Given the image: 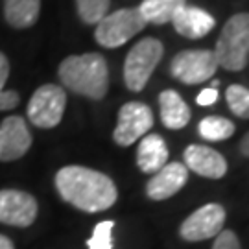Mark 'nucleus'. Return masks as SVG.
<instances>
[{
	"instance_id": "obj_29",
	"label": "nucleus",
	"mask_w": 249,
	"mask_h": 249,
	"mask_svg": "<svg viewBox=\"0 0 249 249\" xmlns=\"http://www.w3.org/2000/svg\"><path fill=\"white\" fill-rule=\"evenodd\" d=\"M211 87H213V89H218V87H220V81H218V80H214V81H213V85H211Z\"/></svg>"
},
{
	"instance_id": "obj_8",
	"label": "nucleus",
	"mask_w": 249,
	"mask_h": 249,
	"mask_svg": "<svg viewBox=\"0 0 249 249\" xmlns=\"http://www.w3.org/2000/svg\"><path fill=\"white\" fill-rule=\"evenodd\" d=\"M153 125V113L146 104L141 102H127L118 111L113 139L118 146H131L139 139H142Z\"/></svg>"
},
{
	"instance_id": "obj_21",
	"label": "nucleus",
	"mask_w": 249,
	"mask_h": 249,
	"mask_svg": "<svg viewBox=\"0 0 249 249\" xmlns=\"http://www.w3.org/2000/svg\"><path fill=\"white\" fill-rule=\"evenodd\" d=\"M227 106L232 111V115L240 118H249V90L242 85H231L225 90Z\"/></svg>"
},
{
	"instance_id": "obj_2",
	"label": "nucleus",
	"mask_w": 249,
	"mask_h": 249,
	"mask_svg": "<svg viewBox=\"0 0 249 249\" xmlns=\"http://www.w3.org/2000/svg\"><path fill=\"white\" fill-rule=\"evenodd\" d=\"M59 80L76 94L102 100L109 89V71L104 55L96 52L69 55L59 65Z\"/></svg>"
},
{
	"instance_id": "obj_7",
	"label": "nucleus",
	"mask_w": 249,
	"mask_h": 249,
	"mask_svg": "<svg viewBox=\"0 0 249 249\" xmlns=\"http://www.w3.org/2000/svg\"><path fill=\"white\" fill-rule=\"evenodd\" d=\"M216 71L218 61L213 50H183L170 63L172 76L185 85H197L211 80Z\"/></svg>"
},
{
	"instance_id": "obj_13",
	"label": "nucleus",
	"mask_w": 249,
	"mask_h": 249,
	"mask_svg": "<svg viewBox=\"0 0 249 249\" xmlns=\"http://www.w3.org/2000/svg\"><path fill=\"white\" fill-rule=\"evenodd\" d=\"M185 166L207 179H220L227 174V160L222 153L201 144H190L185 150Z\"/></svg>"
},
{
	"instance_id": "obj_24",
	"label": "nucleus",
	"mask_w": 249,
	"mask_h": 249,
	"mask_svg": "<svg viewBox=\"0 0 249 249\" xmlns=\"http://www.w3.org/2000/svg\"><path fill=\"white\" fill-rule=\"evenodd\" d=\"M18 94L15 90H2L0 92V111H9L18 106Z\"/></svg>"
},
{
	"instance_id": "obj_4",
	"label": "nucleus",
	"mask_w": 249,
	"mask_h": 249,
	"mask_svg": "<svg viewBox=\"0 0 249 249\" xmlns=\"http://www.w3.org/2000/svg\"><path fill=\"white\" fill-rule=\"evenodd\" d=\"M162 43L155 37L141 39L137 45L129 50L124 63V81L125 87L133 92H141L151 78L153 71L157 69L162 59Z\"/></svg>"
},
{
	"instance_id": "obj_11",
	"label": "nucleus",
	"mask_w": 249,
	"mask_h": 249,
	"mask_svg": "<svg viewBox=\"0 0 249 249\" xmlns=\"http://www.w3.org/2000/svg\"><path fill=\"white\" fill-rule=\"evenodd\" d=\"M32 146V133L22 116H8L0 125V160L20 159Z\"/></svg>"
},
{
	"instance_id": "obj_23",
	"label": "nucleus",
	"mask_w": 249,
	"mask_h": 249,
	"mask_svg": "<svg viewBox=\"0 0 249 249\" xmlns=\"http://www.w3.org/2000/svg\"><path fill=\"white\" fill-rule=\"evenodd\" d=\"M213 249H242V248H240L238 238H236V234L232 231H227V229H225V231H222L216 236Z\"/></svg>"
},
{
	"instance_id": "obj_25",
	"label": "nucleus",
	"mask_w": 249,
	"mask_h": 249,
	"mask_svg": "<svg viewBox=\"0 0 249 249\" xmlns=\"http://www.w3.org/2000/svg\"><path fill=\"white\" fill-rule=\"evenodd\" d=\"M216 100H218V89H213V87H209V89H203L199 94H197V104L201 107H209L216 104Z\"/></svg>"
},
{
	"instance_id": "obj_14",
	"label": "nucleus",
	"mask_w": 249,
	"mask_h": 249,
	"mask_svg": "<svg viewBox=\"0 0 249 249\" xmlns=\"http://www.w3.org/2000/svg\"><path fill=\"white\" fill-rule=\"evenodd\" d=\"M170 22L174 24L179 36L187 37V39H201L209 32H213L216 24L211 13H207L205 9L194 8V6H187V4L174 13Z\"/></svg>"
},
{
	"instance_id": "obj_19",
	"label": "nucleus",
	"mask_w": 249,
	"mask_h": 249,
	"mask_svg": "<svg viewBox=\"0 0 249 249\" xmlns=\"http://www.w3.org/2000/svg\"><path fill=\"white\" fill-rule=\"evenodd\" d=\"M197 129H199V135L205 141H211V142H220V141H225V139L234 135V124L231 120L216 115L205 116L199 122Z\"/></svg>"
},
{
	"instance_id": "obj_16",
	"label": "nucleus",
	"mask_w": 249,
	"mask_h": 249,
	"mask_svg": "<svg viewBox=\"0 0 249 249\" xmlns=\"http://www.w3.org/2000/svg\"><path fill=\"white\" fill-rule=\"evenodd\" d=\"M160 120L168 129H181L190 122V107L176 90H162L159 94Z\"/></svg>"
},
{
	"instance_id": "obj_9",
	"label": "nucleus",
	"mask_w": 249,
	"mask_h": 249,
	"mask_svg": "<svg viewBox=\"0 0 249 249\" xmlns=\"http://www.w3.org/2000/svg\"><path fill=\"white\" fill-rule=\"evenodd\" d=\"M225 209L220 203H207L188 216L179 227L181 238L187 242H201L218 236L223 231Z\"/></svg>"
},
{
	"instance_id": "obj_5",
	"label": "nucleus",
	"mask_w": 249,
	"mask_h": 249,
	"mask_svg": "<svg viewBox=\"0 0 249 249\" xmlns=\"http://www.w3.org/2000/svg\"><path fill=\"white\" fill-rule=\"evenodd\" d=\"M146 22L137 8H124L115 13H109L100 20L94 30V37L98 45L106 48H118L125 45L129 39L141 34Z\"/></svg>"
},
{
	"instance_id": "obj_18",
	"label": "nucleus",
	"mask_w": 249,
	"mask_h": 249,
	"mask_svg": "<svg viewBox=\"0 0 249 249\" xmlns=\"http://www.w3.org/2000/svg\"><path fill=\"white\" fill-rule=\"evenodd\" d=\"M187 0H144L139 6V13L142 15L146 24H166L172 20L174 13L183 8Z\"/></svg>"
},
{
	"instance_id": "obj_15",
	"label": "nucleus",
	"mask_w": 249,
	"mask_h": 249,
	"mask_svg": "<svg viewBox=\"0 0 249 249\" xmlns=\"http://www.w3.org/2000/svg\"><path fill=\"white\" fill-rule=\"evenodd\" d=\"M168 160V146L164 139L157 133L144 135L139 150H137V164L144 174L159 172Z\"/></svg>"
},
{
	"instance_id": "obj_1",
	"label": "nucleus",
	"mask_w": 249,
	"mask_h": 249,
	"mask_svg": "<svg viewBox=\"0 0 249 249\" xmlns=\"http://www.w3.org/2000/svg\"><path fill=\"white\" fill-rule=\"evenodd\" d=\"M59 196L83 213H102L113 207L118 197L113 179L85 166H65L55 174Z\"/></svg>"
},
{
	"instance_id": "obj_26",
	"label": "nucleus",
	"mask_w": 249,
	"mask_h": 249,
	"mask_svg": "<svg viewBox=\"0 0 249 249\" xmlns=\"http://www.w3.org/2000/svg\"><path fill=\"white\" fill-rule=\"evenodd\" d=\"M9 78V61L4 53L0 52V92L4 90V85Z\"/></svg>"
},
{
	"instance_id": "obj_28",
	"label": "nucleus",
	"mask_w": 249,
	"mask_h": 249,
	"mask_svg": "<svg viewBox=\"0 0 249 249\" xmlns=\"http://www.w3.org/2000/svg\"><path fill=\"white\" fill-rule=\"evenodd\" d=\"M0 249H15V248H13V244H11V240H9L8 236L0 234Z\"/></svg>"
},
{
	"instance_id": "obj_27",
	"label": "nucleus",
	"mask_w": 249,
	"mask_h": 249,
	"mask_svg": "<svg viewBox=\"0 0 249 249\" xmlns=\"http://www.w3.org/2000/svg\"><path fill=\"white\" fill-rule=\"evenodd\" d=\"M240 150H242V153L246 155V157H249V133L242 139V142H240Z\"/></svg>"
},
{
	"instance_id": "obj_22",
	"label": "nucleus",
	"mask_w": 249,
	"mask_h": 249,
	"mask_svg": "<svg viewBox=\"0 0 249 249\" xmlns=\"http://www.w3.org/2000/svg\"><path fill=\"white\" fill-rule=\"evenodd\" d=\"M113 227H115V222L111 220L100 222L94 227L92 236L87 240L89 249H113Z\"/></svg>"
},
{
	"instance_id": "obj_12",
	"label": "nucleus",
	"mask_w": 249,
	"mask_h": 249,
	"mask_svg": "<svg viewBox=\"0 0 249 249\" xmlns=\"http://www.w3.org/2000/svg\"><path fill=\"white\" fill-rule=\"evenodd\" d=\"M188 170L181 162H166L159 172L153 174V178L146 185V194L150 199L162 201L174 194H178L181 188L187 185Z\"/></svg>"
},
{
	"instance_id": "obj_10",
	"label": "nucleus",
	"mask_w": 249,
	"mask_h": 249,
	"mask_svg": "<svg viewBox=\"0 0 249 249\" xmlns=\"http://www.w3.org/2000/svg\"><path fill=\"white\" fill-rule=\"evenodd\" d=\"M36 197L22 190H0V223L13 227H30L37 218Z\"/></svg>"
},
{
	"instance_id": "obj_17",
	"label": "nucleus",
	"mask_w": 249,
	"mask_h": 249,
	"mask_svg": "<svg viewBox=\"0 0 249 249\" xmlns=\"http://www.w3.org/2000/svg\"><path fill=\"white\" fill-rule=\"evenodd\" d=\"M41 13V0H4V17L9 26L30 28L34 26Z\"/></svg>"
},
{
	"instance_id": "obj_20",
	"label": "nucleus",
	"mask_w": 249,
	"mask_h": 249,
	"mask_svg": "<svg viewBox=\"0 0 249 249\" xmlns=\"http://www.w3.org/2000/svg\"><path fill=\"white\" fill-rule=\"evenodd\" d=\"M111 0H76L78 15L85 24H98L109 11Z\"/></svg>"
},
{
	"instance_id": "obj_6",
	"label": "nucleus",
	"mask_w": 249,
	"mask_h": 249,
	"mask_svg": "<svg viewBox=\"0 0 249 249\" xmlns=\"http://www.w3.org/2000/svg\"><path fill=\"white\" fill-rule=\"evenodd\" d=\"M65 107H67L65 90L59 85L46 83L34 92L26 111L32 124L43 129H50L61 122Z\"/></svg>"
},
{
	"instance_id": "obj_3",
	"label": "nucleus",
	"mask_w": 249,
	"mask_h": 249,
	"mask_svg": "<svg viewBox=\"0 0 249 249\" xmlns=\"http://www.w3.org/2000/svg\"><path fill=\"white\" fill-rule=\"evenodd\" d=\"M216 55L218 67L225 71H242L249 59V13L232 15L222 34L216 41V48L213 50Z\"/></svg>"
}]
</instances>
